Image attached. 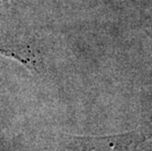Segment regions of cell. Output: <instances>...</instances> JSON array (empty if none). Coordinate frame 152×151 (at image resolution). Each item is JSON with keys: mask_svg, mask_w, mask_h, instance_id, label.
<instances>
[{"mask_svg": "<svg viewBox=\"0 0 152 151\" xmlns=\"http://www.w3.org/2000/svg\"><path fill=\"white\" fill-rule=\"evenodd\" d=\"M0 55H3V56H5V57H10V58H13V59H16V60L20 61V62H22L26 66L28 65L27 61H26L24 58H23V57L20 56V53H17L16 51L1 49V48H0Z\"/></svg>", "mask_w": 152, "mask_h": 151, "instance_id": "6da1fadb", "label": "cell"}]
</instances>
